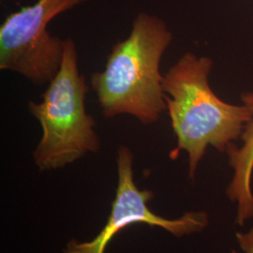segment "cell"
<instances>
[{
    "label": "cell",
    "mask_w": 253,
    "mask_h": 253,
    "mask_svg": "<svg viewBox=\"0 0 253 253\" xmlns=\"http://www.w3.org/2000/svg\"><path fill=\"white\" fill-rule=\"evenodd\" d=\"M241 101L250 110L252 118L240 137L241 145L234 144L227 150L233 176L227 187L226 195L236 207L235 223L242 227L253 218V91L242 93Z\"/></svg>",
    "instance_id": "6"
},
{
    "label": "cell",
    "mask_w": 253,
    "mask_h": 253,
    "mask_svg": "<svg viewBox=\"0 0 253 253\" xmlns=\"http://www.w3.org/2000/svg\"><path fill=\"white\" fill-rule=\"evenodd\" d=\"M134 156L126 145H120L117 152L118 186L111 213L105 225L90 241L71 240L65 253H105L114 236L120 230L133 224H147L163 228L176 237L204 231L209 223L205 211H189L177 218H166L155 214L148 207L154 197L151 190H139L133 175Z\"/></svg>",
    "instance_id": "5"
},
{
    "label": "cell",
    "mask_w": 253,
    "mask_h": 253,
    "mask_svg": "<svg viewBox=\"0 0 253 253\" xmlns=\"http://www.w3.org/2000/svg\"><path fill=\"white\" fill-rule=\"evenodd\" d=\"M213 61L188 52L163 74L166 110L177 145L170 153L176 160L182 151L189 157V176L193 179L208 147L220 153L240 140L252 114L244 104L220 100L212 90L209 75Z\"/></svg>",
    "instance_id": "1"
},
{
    "label": "cell",
    "mask_w": 253,
    "mask_h": 253,
    "mask_svg": "<svg viewBox=\"0 0 253 253\" xmlns=\"http://www.w3.org/2000/svg\"><path fill=\"white\" fill-rule=\"evenodd\" d=\"M88 90L85 78L79 72L75 42L72 39L64 40L58 73L48 84L40 102H28V110L42 132L33 152L41 172L61 169L100 150L96 121L85 108Z\"/></svg>",
    "instance_id": "3"
},
{
    "label": "cell",
    "mask_w": 253,
    "mask_h": 253,
    "mask_svg": "<svg viewBox=\"0 0 253 253\" xmlns=\"http://www.w3.org/2000/svg\"><path fill=\"white\" fill-rule=\"evenodd\" d=\"M89 0H37L10 13L0 27V70L18 73L36 85L52 81L62 63L64 41L49 23Z\"/></svg>",
    "instance_id": "4"
},
{
    "label": "cell",
    "mask_w": 253,
    "mask_h": 253,
    "mask_svg": "<svg viewBox=\"0 0 253 253\" xmlns=\"http://www.w3.org/2000/svg\"><path fill=\"white\" fill-rule=\"evenodd\" d=\"M236 241L244 253H253V227L247 232L236 233ZM233 253H237L233 251Z\"/></svg>",
    "instance_id": "7"
},
{
    "label": "cell",
    "mask_w": 253,
    "mask_h": 253,
    "mask_svg": "<svg viewBox=\"0 0 253 253\" xmlns=\"http://www.w3.org/2000/svg\"><path fill=\"white\" fill-rule=\"evenodd\" d=\"M173 35L163 19L140 12L125 40L113 46L104 70L91 74L104 118L128 115L143 125L156 123L166 110L160 67Z\"/></svg>",
    "instance_id": "2"
}]
</instances>
